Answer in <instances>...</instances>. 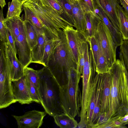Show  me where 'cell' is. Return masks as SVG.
<instances>
[{
    "instance_id": "6da1fadb",
    "label": "cell",
    "mask_w": 128,
    "mask_h": 128,
    "mask_svg": "<svg viewBox=\"0 0 128 128\" xmlns=\"http://www.w3.org/2000/svg\"><path fill=\"white\" fill-rule=\"evenodd\" d=\"M124 67L122 61L117 59L110 70L111 75L110 105L106 120L114 117L124 116L128 113V91Z\"/></svg>"
},
{
    "instance_id": "7a4b0ae2",
    "label": "cell",
    "mask_w": 128,
    "mask_h": 128,
    "mask_svg": "<svg viewBox=\"0 0 128 128\" xmlns=\"http://www.w3.org/2000/svg\"><path fill=\"white\" fill-rule=\"evenodd\" d=\"M60 39L59 43L51 55L47 67L59 87L68 82L70 68L76 66L69 50L63 30L58 31Z\"/></svg>"
},
{
    "instance_id": "3957f363",
    "label": "cell",
    "mask_w": 128,
    "mask_h": 128,
    "mask_svg": "<svg viewBox=\"0 0 128 128\" xmlns=\"http://www.w3.org/2000/svg\"><path fill=\"white\" fill-rule=\"evenodd\" d=\"M38 72L40 103L45 112L53 117L64 113L60 102L59 86L48 68L44 66Z\"/></svg>"
},
{
    "instance_id": "277c9868",
    "label": "cell",
    "mask_w": 128,
    "mask_h": 128,
    "mask_svg": "<svg viewBox=\"0 0 128 128\" xmlns=\"http://www.w3.org/2000/svg\"><path fill=\"white\" fill-rule=\"evenodd\" d=\"M81 74L76 69H70L68 73V83L59 87L62 109L64 113L74 118L80 114L82 105V94L79 85Z\"/></svg>"
},
{
    "instance_id": "5b68a950",
    "label": "cell",
    "mask_w": 128,
    "mask_h": 128,
    "mask_svg": "<svg viewBox=\"0 0 128 128\" xmlns=\"http://www.w3.org/2000/svg\"><path fill=\"white\" fill-rule=\"evenodd\" d=\"M24 3L30 8L43 23L55 33H58V30L60 29H64L68 26L74 27L51 7L42 3L40 0H28Z\"/></svg>"
},
{
    "instance_id": "8992f818",
    "label": "cell",
    "mask_w": 128,
    "mask_h": 128,
    "mask_svg": "<svg viewBox=\"0 0 128 128\" xmlns=\"http://www.w3.org/2000/svg\"><path fill=\"white\" fill-rule=\"evenodd\" d=\"M94 36L100 43L109 66L111 68L116 60L117 47L109 30L102 20Z\"/></svg>"
},
{
    "instance_id": "52a82bcc",
    "label": "cell",
    "mask_w": 128,
    "mask_h": 128,
    "mask_svg": "<svg viewBox=\"0 0 128 128\" xmlns=\"http://www.w3.org/2000/svg\"><path fill=\"white\" fill-rule=\"evenodd\" d=\"M9 69L7 66L0 67V108L17 102L13 95Z\"/></svg>"
},
{
    "instance_id": "ba28073f",
    "label": "cell",
    "mask_w": 128,
    "mask_h": 128,
    "mask_svg": "<svg viewBox=\"0 0 128 128\" xmlns=\"http://www.w3.org/2000/svg\"><path fill=\"white\" fill-rule=\"evenodd\" d=\"M46 113L33 110L27 112L22 116H12L16 120L18 128H39L42 124Z\"/></svg>"
},
{
    "instance_id": "9c48e42d",
    "label": "cell",
    "mask_w": 128,
    "mask_h": 128,
    "mask_svg": "<svg viewBox=\"0 0 128 128\" xmlns=\"http://www.w3.org/2000/svg\"><path fill=\"white\" fill-rule=\"evenodd\" d=\"M73 27L68 26L63 30L69 50L77 66L78 63L80 42L83 33L75 30Z\"/></svg>"
},
{
    "instance_id": "30bf717a",
    "label": "cell",
    "mask_w": 128,
    "mask_h": 128,
    "mask_svg": "<svg viewBox=\"0 0 128 128\" xmlns=\"http://www.w3.org/2000/svg\"><path fill=\"white\" fill-rule=\"evenodd\" d=\"M19 60L24 68L32 63V50L27 42L25 34L24 26L16 42Z\"/></svg>"
},
{
    "instance_id": "8fae6325",
    "label": "cell",
    "mask_w": 128,
    "mask_h": 128,
    "mask_svg": "<svg viewBox=\"0 0 128 128\" xmlns=\"http://www.w3.org/2000/svg\"><path fill=\"white\" fill-rule=\"evenodd\" d=\"M36 30L38 33L37 42L32 50V63L42 65L47 36L51 34H56L54 33L47 26L41 30Z\"/></svg>"
},
{
    "instance_id": "7c38bea8",
    "label": "cell",
    "mask_w": 128,
    "mask_h": 128,
    "mask_svg": "<svg viewBox=\"0 0 128 128\" xmlns=\"http://www.w3.org/2000/svg\"><path fill=\"white\" fill-rule=\"evenodd\" d=\"M13 94L15 99L22 104H30L33 101L30 95L25 76L18 80L12 81Z\"/></svg>"
},
{
    "instance_id": "4fadbf2b",
    "label": "cell",
    "mask_w": 128,
    "mask_h": 128,
    "mask_svg": "<svg viewBox=\"0 0 128 128\" xmlns=\"http://www.w3.org/2000/svg\"><path fill=\"white\" fill-rule=\"evenodd\" d=\"M10 62V75L11 81L17 80L24 76V68L7 42H4Z\"/></svg>"
},
{
    "instance_id": "5bb4252c",
    "label": "cell",
    "mask_w": 128,
    "mask_h": 128,
    "mask_svg": "<svg viewBox=\"0 0 128 128\" xmlns=\"http://www.w3.org/2000/svg\"><path fill=\"white\" fill-rule=\"evenodd\" d=\"M95 0L98 6L105 13L113 25L120 32L119 20L116 7V1L117 0Z\"/></svg>"
},
{
    "instance_id": "9a60e30c",
    "label": "cell",
    "mask_w": 128,
    "mask_h": 128,
    "mask_svg": "<svg viewBox=\"0 0 128 128\" xmlns=\"http://www.w3.org/2000/svg\"><path fill=\"white\" fill-rule=\"evenodd\" d=\"M101 74L103 86L100 114L104 113L106 114V115L110 110V105L111 75L110 70Z\"/></svg>"
},
{
    "instance_id": "2e32d148",
    "label": "cell",
    "mask_w": 128,
    "mask_h": 128,
    "mask_svg": "<svg viewBox=\"0 0 128 128\" xmlns=\"http://www.w3.org/2000/svg\"><path fill=\"white\" fill-rule=\"evenodd\" d=\"M71 5L74 27L76 30L85 34L86 31V10L79 2Z\"/></svg>"
},
{
    "instance_id": "e0dca14e",
    "label": "cell",
    "mask_w": 128,
    "mask_h": 128,
    "mask_svg": "<svg viewBox=\"0 0 128 128\" xmlns=\"http://www.w3.org/2000/svg\"><path fill=\"white\" fill-rule=\"evenodd\" d=\"M96 81V95L91 124V128L96 123L100 115L103 82L102 74L97 73L95 76Z\"/></svg>"
},
{
    "instance_id": "ac0fdd59",
    "label": "cell",
    "mask_w": 128,
    "mask_h": 128,
    "mask_svg": "<svg viewBox=\"0 0 128 128\" xmlns=\"http://www.w3.org/2000/svg\"><path fill=\"white\" fill-rule=\"evenodd\" d=\"M60 40L58 34H52L47 36L42 60V65L44 66H47L50 57Z\"/></svg>"
},
{
    "instance_id": "d6986e66",
    "label": "cell",
    "mask_w": 128,
    "mask_h": 128,
    "mask_svg": "<svg viewBox=\"0 0 128 128\" xmlns=\"http://www.w3.org/2000/svg\"><path fill=\"white\" fill-rule=\"evenodd\" d=\"M98 8L99 12L96 14L100 17L108 29L117 47L120 46L122 44L123 40L120 32L116 29L113 25L102 10L99 7Z\"/></svg>"
},
{
    "instance_id": "ffe728a7",
    "label": "cell",
    "mask_w": 128,
    "mask_h": 128,
    "mask_svg": "<svg viewBox=\"0 0 128 128\" xmlns=\"http://www.w3.org/2000/svg\"><path fill=\"white\" fill-rule=\"evenodd\" d=\"M86 36H94L98 24L101 20L100 17L94 12L86 11Z\"/></svg>"
},
{
    "instance_id": "44dd1931",
    "label": "cell",
    "mask_w": 128,
    "mask_h": 128,
    "mask_svg": "<svg viewBox=\"0 0 128 128\" xmlns=\"http://www.w3.org/2000/svg\"><path fill=\"white\" fill-rule=\"evenodd\" d=\"M4 24L6 27L11 32L16 42L24 26L22 18L20 16H14L5 20Z\"/></svg>"
},
{
    "instance_id": "7402d4cb",
    "label": "cell",
    "mask_w": 128,
    "mask_h": 128,
    "mask_svg": "<svg viewBox=\"0 0 128 128\" xmlns=\"http://www.w3.org/2000/svg\"><path fill=\"white\" fill-rule=\"evenodd\" d=\"M116 10L118 15L120 32L123 40H128V17L123 9L116 1Z\"/></svg>"
},
{
    "instance_id": "603a6c76",
    "label": "cell",
    "mask_w": 128,
    "mask_h": 128,
    "mask_svg": "<svg viewBox=\"0 0 128 128\" xmlns=\"http://www.w3.org/2000/svg\"><path fill=\"white\" fill-rule=\"evenodd\" d=\"M53 117L56 124L60 128H75L78 126L77 122L66 114H56Z\"/></svg>"
},
{
    "instance_id": "cb8c5ba5",
    "label": "cell",
    "mask_w": 128,
    "mask_h": 128,
    "mask_svg": "<svg viewBox=\"0 0 128 128\" xmlns=\"http://www.w3.org/2000/svg\"><path fill=\"white\" fill-rule=\"evenodd\" d=\"M23 7L24 12V19L29 21L36 30H40L46 26L38 16L29 7L24 4Z\"/></svg>"
},
{
    "instance_id": "d4e9b609",
    "label": "cell",
    "mask_w": 128,
    "mask_h": 128,
    "mask_svg": "<svg viewBox=\"0 0 128 128\" xmlns=\"http://www.w3.org/2000/svg\"><path fill=\"white\" fill-rule=\"evenodd\" d=\"M24 22L27 40L32 50L37 44V32L34 26L29 21L24 20Z\"/></svg>"
},
{
    "instance_id": "484cf974",
    "label": "cell",
    "mask_w": 128,
    "mask_h": 128,
    "mask_svg": "<svg viewBox=\"0 0 128 128\" xmlns=\"http://www.w3.org/2000/svg\"><path fill=\"white\" fill-rule=\"evenodd\" d=\"M86 39L92 56L94 68L95 70L98 56L102 48L100 43L94 36H86Z\"/></svg>"
},
{
    "instance_id": "4316f807",
    "label": "cell",
    "mask_w": 128,
    "mask_h": 128,
    "mask_svg": "<svg viewBox=\"0 0 128 128\" xmlns=\"http://www.w3.org/2000/svg\"><path fill=\"white\" fill-rule=\"evenodd\" d=\"M24 3L20 2L18 0H12L8 3V8L6 17V20L14 16H20L22 12V8Z\"/></svg>"
},
{
    "instance_id": "83f0119b",
    "label": "cell",
    "mask_w": 128,
    "mask_h": 128,
    "mask_svg": "<svg viewBox=\"0 0 128 128\" xmlns=\"http://www.w3.org/2000/svg\"><path fill=\"white\" fill-rule=\"evenodd\" d=\"M110 68L102 51L100 50L96 68L95 71L97 73L102 74L108 72Z\"/></svg>"
},
{
    "instance_id": "f1b7e54d",
    "label": "cell",
    "mask_w": 128,
    "mask_h": 128,
    "mask_svg": "<svg viewBox=\"0 0 128 128\" xmlns=\"http://www.w3.org/2000/svg\"><path fill=\"white\" fill-rule=\"evenodd\" d=\"M24 72L25 78L32 83L38 89L39 79L38 70L26 66L24 68Z\"/></svg>"
},
{
    "instance_id": "f546056e",
    "label": "cell",
    "mask_w": 128,
    "mask_h": 128,
    "mask_svg": "<svg viewBox=\"0 0 128 128\" xmlns=\"http://www.w3.org/2000/svg\"><path fill=\"white\" fill-rule=\"evenodd\" d=\"M119 58L128 73V40H123L120 47Z\"/></svg>"
},
{
    "instance_id": "4dcf8cb0",
    "label": "cell",
    "mask_w": 128,
    "mask_h": 128,
    "mask_svg": "<svg viewBox=\"0 0 128 128\" xmlns=\"http://www.w3.org/2000/svg\"><path fill=\"white\" fill-rule=\"evenodd\" d=\"M43 4L47 5L53 9L58 14H63L62 3L61 0H40Z\"/></svg>"
},
{
    "instance_id": "1f68e13d",
    "label": "cell",
    "mask_w": 128,
    "mask_h": 128,
    "mask_svg": "<svg viewBox=\"0 0 128 128\" xmlns=\"http://www.w3.org/2000/svg\"><path fill=\"white\" fill-rule=\"evenodd\" d=\"M25 78L26 84L32 99L33 102L40 103L38 89L32 83Z\"/></svg>"
},
{
    "instance_id": "d6a6232c",
    "label": "cell",
    "mask_w": 128,
    "mask_h": 128,
    "mask_svg": "<svg viewBox=\"0 0 128 128\" xmlns=\"http://www.w3.org/2000/svg\"><path fill=\"white\" fill-rule=\"evenodd\" d=\"M62 3L63 14L68 20L74 25V21L71 5L66 0H61Z\"/></svg>"
},
{
    "instance_id": "836d02e7",
    "label": "cell",
    "mask_w": 128,
    "mask_h": 128,
    "mask_svg": "<svg viewBox=\"0 0 128 128\" xmlns=\"http://www.w3.org/2000/svg\"><path fill=\"white\" fill-rule=\"evenodd\" d=\"M5 18L3 12V8L0 11V41L2 42H7L8 40L6 28L4 24Z\"/></svg>"
},
{
    "instance_id": "e575fe53",
    "label": "cell",
    "mask_w": 128,
    "mask_h": 128,
    "mask_svg": "<svg viewBox=\"0 0 128 128\" xmlns=\"http://www.w3.org/2000/svg\"><path fill=\"white\" fill-rule=\"evenodd\" d=\"M79 2L86 11L95 13L98 8L95 0H80Z\"/></svg>"
},
{
    "instance_id": "d590c367",
    "label": "cell",
    "mask_w": 128,
    "mask_h": 128,
    "mask_svg": "<svg viewBox=\"0 0 128 128\" xmlns=\"http://www.w3.org/2000/svg\"><path fill=\"white\" fill-rule=\"evenodd\" d=\"M6 28L8 40L7 42L10 46L15 56H16L17 52L16 44L14 36L10 30L7 28Z\"/></svg>"
},
{
    "instance_id": "8d00e7d4",
    "label": "cell",
    "mask_w": 128,
    "mask_h": 128,
    "mask_svg": "<svg viewBox=\"0 0 128 128\" xmlns=\"http://www.w3.org/2000/svg\"><path fill=\"white\" fill-rule=\"evenodd\" d=\"M119 120L124 124H128V113L123 116H120Z\"/></svg>"
},
{
    "instance_id": "74e56055",
    "label": "cell",
    "mask_w": 128,
    "mask_h": 128,
    "mask_svg": "<svg viewBox=\"0 0 128 128\" xmlns=\"http://www.w3.org/2000/svg\"><path fill=\"white\" fill-rule=\"evenodd\" d=\"M122 7L124 8V11L128 17V5L124 0H118Z\"/></svg>"
},
{
    "instance_id": "f35d334b",
    "label": "cell",
    "mask_w": 128,
    "mask_h": 128,
    "mask_svg": "<svg viewBox=\"0 0 128 128\" xmlns=\"http://www.w3.org/2000/svg\"><path fill=\"white\" fill-rule=\"evenodd\" d=\"M124 71L126 82L127 86L128 91V73L124 66Z\"/></svg>"
},
{
    "instance_id": "ab89813d",
    "label": "cell",
    "mask_w": 128,
    "mask_h": 128,
    "mask_svg": "<svg viewBox=\"0 0 128 128\" xmlns=\"http://www.w3.org/2000/svg\"><path fill=\"white\" fill-rule=\"evenodd\" d=\"M71 5L73 4L80 2V0H66Z\"/></svg>"
},
{
    "instance_id": "60d3db41",
    "label": "cell",
    "mask_w": 128,
    "mask_h": 128,
    "mask_svg": "<svg viewBox=\"0 0 128 128\" xmlns=\"http://www.w3.org/2000/svg\"><path fill=\"white\" fill-rule=\"evenodd\" d=\"M6 4V3L5 0H0V5L1 8H3Z\"/></svg>"
},
{
    "instance_id": "b9f144b4",
    "label": "cell",
    "mask_w": 128,
    "mask_h": 128,
    "mask_svg": "<svg viewBox=\"0 0 128 128\" xmlns=\"http://www.w3.org/2000/svg\"><path fill=\"white\" fill-rule=\"evenodd\" d=\"M18 1L20 2L24 3V2L28 0H18Z\"/></svg>"
},
{
    "instance_id": "7bdbcfd3",
    "label": "cell",
    "mask_w": 128,
    "mask_h": 128,
    "mask_svg": "<svg viewBox=\"0 0 128 128\" xmlns=\"http://www.w3.org/2000/svg\"><path fill=\"white\" fill-rule=\"evenodd\" d=\"M124 1L126 2L128 5V0H124Z\"/></svg>"
}]
</instances>
